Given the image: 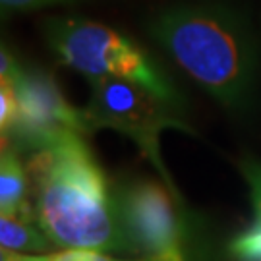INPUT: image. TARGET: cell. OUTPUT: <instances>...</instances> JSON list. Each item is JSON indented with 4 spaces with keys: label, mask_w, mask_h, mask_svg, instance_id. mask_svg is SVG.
<instances>
[{
    "label": "cell",
    "mask_w": 261,
    "mask_h": 261,
    "mask_svg": "<svg viewBox=\"0 0 261 261\" xmlns=\"http://www.w3.org/2000/svg\"><path fill=\"white\" fill-rule=\"evenodd\" d=\"M2 87H0V128L2 136L8 134L10 128L14 126L16 116H18V99H16V89L12 80L6 75H0Z\"/></svg>",
    "instance_id": "11"
},
{
    "label": "cell",
    "mask_w": 261,
    "mask_h": 261,
    "mask_svg": "<svg viewBox=\"0 0 261 261\" xmlns=\"http://www.w3.org/2000/svg\"><path fill=\"white\" fill-rule=\"evenodd\" d=\"M126 238L153 261H186L174 201L153 180L132 182L118 199Z\"/></svg>",
    "instance_id": "6"
},
{
    "label": "cell",
    "mask_w": 261,
    "mask_h": 261,
    "mask_svg": "<svg viewBox=\"0 0 261 261\" xmlns=\"http://www.w3.org/2000/svg\"><path fill=\"white\" fill-rule=\"evenodd\" d=\"M33 217L2 215L0 217V244L6 252H45L48 250V236L39 232Z\"/></svg>",
    "instance_id": "8"
},
{
    "label": "cell",
    "mask_w": 261,
    "mask_h": 261,
    "mask_svg": "<svg viewBox=\"0 0 261 261\" xmlns=\"http://www.w3.org/2000/svg\"><path fill=\"white\" fill-rule=\"evenodd\" d=\"M167 103L138 84L107 77L93 84L91 103L84 112L89 130L114 128L124 132L140 145L153 165L165 172L159 159V132L167 126H180V122L168 114Z\"/></svg>",
    "instance_id": "5"
},
{
    "label": "cell",
    "mask_w": 261,
    "mask_h": 261,
    "mask_svg": "<svg viewBox=\"0 0 261 261\" xmlns=\"http://www.w3.org/2000/svg\"><path fill=\"white\" fill-rule=\"evenodd\" d=\"M62 2H72V0H0L4 12H29V10L45 8V6L62 4Z\"/></svg>",
    "instance_id": "12"
},
{
    "label": "cell",
    "mask_w": 261,
    "mask_h": 261,
    "mask_svg": "<svg viewBox=\"0 0 261 261\" xmlns=\"http://www.w3.org/2000/svg\"><path fill=\"white\" fill-rule=\"evenodd\" d=\"M246 178L252 186V199L255 221L250 230L240 234L232 242V252L242 261H261V165H248L244 168Z\"/></svg>",
    "instance_id": "9"
},
{
    "label": "cell",
    "mask_w": 261,
    "mask_h": 261,
    "mask_svg": "<svg viewBox=\"0 0 261 261\" xmlns=\"http://www.w3.org/2000/svg\"><path fill=\"white\" fill-rule=\"evenodd\" d=\"M151 33L194 82L224 105H240L252 91L255 47L232 12L211 4L165 10Z\"/></svg>",
    "instance_id": "2"
},
{
    "label": "cell",
    "mask_w": 261,
    "mask_h": 261,
    "mask_svg": "<svg viewBox=\"0 0 261 261\" xmlns=\"http://www.w3.org/2000/svg\"><path fill=\"white\" fill-rule=\"evenodd\" d=\"M41 230L68 250H120L128 240L118 203L82 136L35 151L28 163Z\"/></svg>",
    "instance_id": "1"
},
{
    "label": "cell",
    "mask_w": 261,
    "mask_h": 261,
    "mask_svg": "<svg viewBox=\"0 0 261 261\" xmlns=\"http://www.w3.org/2000/svg\"><path fill=\"white\" fill-rule=\"evenodd\" d=\"M2 261H118L95 250H66L53 255H23L18 252L2 250ZM153 261V259H147Z\"/></svg>",
    "instance_id": "10"
},
{
    "label": "cell",
    "mask_w": 261,
    "mask_h": 261,
    "mask_svg": "<svg viewBox=\"0 0 261 261\" xmlns=\"http://www.w3.org/2000/svg\"><path fill=\"white\" fill-rule=\"evenodd\" d=\"M48 43L60 62L84 74L91 84L118 77L138 84L172 103L174 93L167 77L132 39L99 21L58 18L48 25Z\"/></svg>",
    "instance_id": "3"
},
{
    "label": "cell",
    "mask_w": 261,
    "mask_h": 261,
    "mask_svg": "<svg viewBox=\"0 0 261 261\" xmlns=\"http://www.w3.org/2000/svg\"><path fill=\"white\" fill-rule=\"evenodd\" d=\"M29 176L18 155L10 147H2L0 163V213L35 217V209L29 205Z\"/></svg>",
    "instance_id": "7"
},
{
    "label": "cell",
    "mask_w": 261,
    "mask_h": 261,
    "mask_svg": "<svg viewBox=\"0 0 261 261\" xmlns=\"http://www.w3.org/2000/svg\"><path fill=\"white\" fill-rule=\"evenodd\" d=\"M0 75L12 80L18 99V116L2 140L14 138L21 149H45L66 136H84L89 130L85 112L75 111L48 74L23 68L12 53L2 48Z\"/></svg>",
    "instance_id": "4"
}]
</instances>
